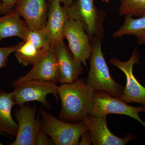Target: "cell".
<instances>
[{"label":"cell","mask_w":145,"mask_h":145,"mask_svg":"<svg viewBox=\"0 0 145 145\" xmlns=\"http://www.w3.org/2000/svg\"><path fill=\"white\" fill-rule=\"evenodd\" d=\"M51 1V0H50ZM59 1L63 5L64 7H67L72 3L73 0H59Z\"/></svg>","instance_id":"cell-25"},{"label":"cell","mask_w":145,"mask_h":145,"mask_svg":"<svg viewBox=\"0 0 145 145\" xmlns=\"http://www.w3.org/2000/svg\"><path fill=\"white\" fill-rule=\"evenodd\" d=\"M32 80H40L56 84L60 83L54 46L44 52L27 74L13 82L12 84H19Z\"/></svg>","instance_id":"cell-10"},{"label":"cell","mask_w":145,"mask_h":145,"mask_svg":"<svg viewBox=\"0 0 145 145\" xmlns=\"http://www.w3.org/2000/svg\"><path fill=\"white\" fill-rule=\"evenodd\" d=\"M28 27L25 22L15 9L0 18V42L8 37H20L23 40Z\"/></svg>","instance_id":"cell-16"},{"label":"cell","mask_w":145,"mask_h":145,"mask_svg":"<svg viewBox=\"0 0 145 145\" xmlns=\"http://www.w3.org/2000/svg\"><path fill=\"white\" fill-rule=\"evenodd\" d=\"M2 13V3L0 1V14Z\"/></svg>","instance_id":"cell-26"},{"label":"cell","mask_w":145,"mask_h":145,"mask_svg":"<svg viewBox=\"0 0 145 145\" xmlns=\"http://www.w3.org/2000/svg\"><path fill=\"white\" fill-rule=\"evenodd\" d=\"M95 91L83 78L61 84L58 89L61 104L59 119L69 123L83 121L90 114Z\"/></svg>","instance_id":"cell-1"},{"label":"cell","mask_w":145,"mask_h":145,"mask_svg":"<svg viewBox=\"0 0 145 145\" xmlns=\"http://www.w3.org/2000/svg\"><path fill=\"white\" fill-rule=\"evenodd\" d=\"M140 112H145V106H130L122 101L108 93L95 90L90 114L93 116L107 115L110 114H123L135 119L145 127V122L140 119Z\"/></svg>","instance_id":"cell-5"},{"label":"cell","mask_w":145,"mask_h":145,"mask_svg":"<svg viewBox=\"0 0 145 145\" xmlns=\"http://www.w3.org/2000/svg\"><path fill=\"white\" fill-rule=\"evenodd\" d=\"M13 94V91L6 93L0 91V131L16 137L18 124L13 120L11 113L12 108L16 105Z\"/></svg>","instance_id":"cell-15"},{"label":"cell","mask_w":145,"mask_h":145,"mask_svg":"<svg viewBox=\"0 0 145 145\" xmlns=\"http://www.w3.org/2000/svg\"><path fill=\"white\" fill-rule=\"evenodd\" d=\"M18 45L15 55L19 63L24 66L34 65L46 51L28 41L23 40Z\"/></svg>","instance_id":"cell-18"},{"label":"cell","mask_w":145,"mask_h":145,"mask_svg":"<svg viewBox=\"0 0 145 145\" xmlns=\"http://www.w3.org/2000/svg\"><path fill=\"white\" fill-rule=\"evenodd\" d=\"M46 133L41 129L39 131L36 139V145H54L51 138L48 137Z\"/></svg>","instance_id":"cell-22"},{"label":"cell","mask_w":145,"mask_h":145,"mask_svg":"<svg viewBox=\"0 0 145 145\" xmlns=\"http://www.w3.org/2000/svg\"><path fill=\"white\" fill-rule=\"evenodd\" d=\"M14 9L24 19L29 30L45 27L48 14L46 0H18Z\"/></svg>","instance_id":"cell-13"},{"label":"cell","mask_w":145,"mask_h":145,"mask_svg":"<svg viewBox=\"0 0 145 145\" xmlns=\"http://www.w3.org/2000/svg\"><path fill=\"white\" fill-rule=\"evenodd\" d=\"M102 1L103 2L108 3L109 2L110 0H102Z\"/></svg>","instance_id":"cell-27"},{"label":"cell","mask_w":145,"mask_h":145,"mask_svg":"<svg viewBox=\"0 0 145 145\" xmlns=\"http://www.w3.org/2000/svg\"><path fill=\"white\" fill-rule=\"evenodd\" d=\"M56 54L59 82L61 84H71L77 80L82 74V63L76 59L65 44L64 39L54 45Z\"/></svg>","instance_id":"cell-12"},{"label":"cell","mask_w":145,"mask_h":145,"mask_svg":"<svg viewBox=\"0 0 145 145\" xmlns=\"http://www.w3.org/2000/svg\"><path fill=\"white\" fill-rule=\"evenodd\" d=\"M140 52L137 47L134 48L130 58L127 61H121L115 57L111 58L109 62L124 73L126 84L121 98L126 103H137L145 106V87L138 82L133 73L134 65L140 62Z\"/></svg>","instance_id":"cell-7"},{"label":"cell","mask_w":145,"mask_h":145,"mask_svg":"<svg viewBox=\"0 0 145 145\" xmlns=\"http://www.w3.org/2000/svg\"><path fill=\"white\" fill-rule=\"evenodd\" d=\"M40 112L42 117L41 129L52 139L54 145H78L81 135L88 130L84 121L72 123L57 119L43 109Z\"/></svg>","instance_id":"cell-3"},{"label":"cell","mask_w":145,"mask_h":145,"mask_svg":"<svg viewBox=\"0 0 145 145\" xmlns=\"http://www.w3.org/2000/svg\"><path fill=\"white\" fill-rule=\"evenodd\" d=\"M0 134H1V135H4L3 133H2V132H1V131H0Z\"/></svg>","instance_id":"cell-28"},{"label":"cell","mask_w":145,"mask_h":145,"mask_svg":"<svg viewBox=\"0 0 145 145\" xmlns=\"http://www.w3.org/2000/svg\"><path fill=\"white\" fill-rule=\"evenodd\" d=\"M63 36L67 39L69 49L75 59L86 67L87 61L89 59L91 54L92 44L83 25L69 16Z\"/></svg>","instance_id":"cell-9"},{"label":"cell","mask_w":145,"mask_h":145,"mask_svg":"<svg viewBox=\"0 0 145 145\" xmlns=\"http://www.w3.org/2000/svg\"><path fill=\"white\" fill-rule=\"evenodd\" d=\"M66 9L69 17L83 25L91 41L96 38L103 39L104 22L106 14L103 10L96 7L94 0H73Z\"/></svg>","instance_id":"cell-4"},{"label":"cell","mask_w":145,"mask_h":145,"mask_svg":"<svg viewBox=\"0 0 145 145\" xmlns=\"http://www.w3.org/2000/svg\"><path fill=\"white\" fill-rule=\"evenodd\" d=\"M18 45L14 46L0 47V69L6 66L9 55L15 52Z\"/></svg>","instance_id":"cell-21"},{"label":"cell","mask_w":145,"mask_h":145,"mask_svg":"<svg viewBox=\"0 0 145 145\" xmlns=\"http://www.w3.org/2000/svg\"><path fill=\"white\" fill-rule=\"evenodd\" d=\"M119 14L138 18L145 16V0H119Z\"/></svg>","instance_id":"cell-19"},{"label":"cell","mask_w":145,"mask_h":145,"mask_svg":"<svg viewBox=\"0 0 145 145\" xmlns=\"http://www.w3.org/2000/svg\"><path fill=\"white\" fill-rule=\"evenodd\" d=\"M23 40L28 41L35 46L44 50V51H46L53 47L51 46L45 27L38 30H31L28 29Z\"/></svg>","instance_id":"cell-20"},{"label":"cell","mask_w":145,"mask_h":145,"mask_svg":"<svg viewBox=\"0 0 145 145\" xmlns=\"http://www.w3.org/2000/svg\"><path fill=\"white\" fill-rule=\"evenodd\" d=\"M81 141L79 142V144L90 145L92 144L91 137L89 131L88 130L83 133L80 137Z\"/></svg>","instance_id":"cell-24"},{"label":"cell","mask_w":145,"mask_h":145,"mask_svg":"<svg viewBox=\"0 0 145 145\" xmlns=\"http://www.w3.org/2000/svg\"><path fill=\"white\" fill-rule=\"evenodd\" d=\"M69 18L66 8L62 6L59 0H51L45 29L51 46L64 39V30Z\"/></svg>","instance_id":"cell-14"},{"label":"cell","mask_w":145,"mask_h":145,"mask_svg":"<svg viewBox=\"0 0 145 145\" xmlns=\"http://www.w3.org/2000/svg\"><path fill=\"white\" fill-rule=\"evenodd\" d=\"M144 62L145 63V60H144Z\"/></svg>","instance_id":"cell-29"},{"label":"cell","mask_w":145,"mask_h":145,"mask_svg":"<svg viewBox=\"0 0 145 145\" xmlns=\"http://www.w3.org/2000/svg\"><path fill=\"white\" fill-rule=\"evenodd\" d=\"M13 86L14 88L13 99L19 106L28 102L37 101L49 108L50 105L47 101V96L52 94L56 99L58 98L59 86L54 83L40 80H32Z\"/></svg>","instance_id":"cell-6"},{"label":"cell","mask_w":145,"mask_h":145,"mask_svg":"<svg viewBox=\"0 0 145 145\" xmlns=\"http://www.w3.org/2000/svg\"><path fill=\"white\" fill-rule=\"evenodd\" d=\"M15 113L18 121L16 139L10 145H36V139L41 129V122L36 118V107L25 104L20 106Z\"/></svg>","instance_id":"cell-8"},{"label":"cell","mask_w":145,"mask_h":145,"mask_svg":"<svg viewBox=\"0 0 145 145\" xmlns=\"http://www.w3.org/2000/svg\"><path fill=\"white\" fill-rule=\"evenodd\" d=\"M125 35L135 36L138 44L145 45V16L137 19L125 16L123 24L114 31L112 37L121 38Z\"/></svg>","instance_id":"cell-17"},{"label":"cell","mask_w":145,"mask_h":145,"mask_svg":"<svg viewBox=\"0 0 145 145\" xmlns=\"http://www.w3.org/2000/svg\"><path fill=\"white\" fill-rule=\"evenodd\" d=\"M106 116L96 117L89 114L83 120L90 132L93 145H125L136 138L132 134H128L124 138L114 135L108 127Z\"/></svg>","instance_id":"cell-11"},{"label":"cell","mask_w":145,"mask_h":145,"mask_svg":"<svg viewBox=\"0 0 145 145\" xmlns=\"http://www.w3.org/2000/svg\"><path fill=\"white\" fill-rule=\"evenodd\" d=\"M103 39L94 38L90 58V68L86 82L95 90L108 93L113 97L121 99L124 87L115 82L112 78L102 50Z\"/></svg>","instance_id":"cell-2"},{"label":"cell","mask_w":145,"mask_h":145,"mask_svg":"<svg viewBox=\"0 0 145 145\" xmlns=\"http://www.w3.org/2000/svg\"><path fill=\"white\" fill-rule=\"evenodd\" d=\"M18 0H0L2 3V13H8L15 8Z\"/></svg>","instance_id":"cell-23"}]
</instances>
